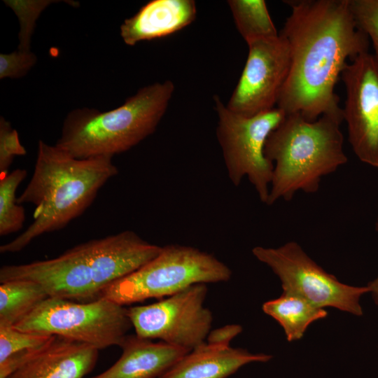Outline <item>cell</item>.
<instances>
[{
    "label": "cell",
    "instance_id": "8",
    "mask_svg": "<svg viewBox=\"0 0 378 378\" xmlns=\"http://www.w3.org/2000/svg\"><path fill=\"white\" fill-rule=\"evenodd\" d=\"M214 101L218 118L216 136L230 181L238 186L247 177L260 201L266 204L274 166L265 155V145L286 113L275 107L245 116L230 111L218 95Z\"/></svg>",
    "mask_w": 378,
    "mask_h": 378
},
{
    "label": "cell",
    "instance_id": "22",
    "mask_svg": "<svg viewBox=\"0 0 378 378\" xmlns=\"http://www.w3.org/2000/svg\"><path fill=\"white\" fill-rule=\"evenodd\" d=\"M4 2L13 10L19 20L18 50L30 51L31 38L36 22L42 11L55 1L49 0H6Z\"/></svg>",
    "mask_w": 378,
    "mask_h": 378
},
{
    "label": "cell",
    "instance_id": "27",
    "mask_svg": "<svg viewBox=\"0 0 378 378\" xmlns=\"http://www.w3.org/2000/svg\"><path fill=\"white\" fill-rule=\"evenodd\" d=\"M375 230L378 232V217L375 222ZM368 286L370 292L372 293L374 302L378 305V276L374 280L370 281Z\"/></svg>",
    "mask_w": 378,
    "mask_h": 378
},
{
    "label": "cell",
    "instance_id": "9",
    "mask_svg": "<svg viewBox=\"0 0 378 378\" xmlns=\"http://www.w3.org/2000/svg\"><path fill=\"white\" fill-rule=\"evenodd\" d=\"M252 253L279 276L284 293L300 297L319 308L330 307L363 314L359 300L370 292L368 286L341 283L311 259L298 243L289 241L278 248L255 246Z\"/></svg>",
    "mask_w": 378,
    "mask_h": 378
},
{
    "label": "cell",
    "instance_id": "4",
    "mask_svg": "<svg viewBox=\"0 0 378 378\" xmlns=\"http://www.w3.org/2000/svg\"><path fill=\"white\" fill-rule=\"evenodd\" d=\"M342 121V109L315 120L299 113L286 115L265 145V155L274 166L267 205L291 200L300 190L317 192L323 176L347 162Z\"/></svg>",
    "mask_w": 378,
    "mask_h": 378
},
{
    "label": "cell",
    "instance_id": "13",
    "mask_svg": "<svg viewBox=\"0 0 378 378\" xmlns=\"http://www.w3.org/2000/svg\"><path fill=\"white\" fill-rule=\"evenodd\" d=\"M98 355L90 345L52 335L7 378H83L93 370Z\"/></svg>",
    "mask_w": 378,
    "mask_h": 378
},
{
    "label": "cell",
    "instance_id": "6",
    "mask_svg": "<svg viewBox=\"0 0 378 378\" xmlns=\"http://www.w3.org/2000/svg\"><path fill=\"white\" fill-rule=\"evenodd\" d=\"M230 269L197 248L169 244L149 262L108 286L100 298L121 305L169 297L197 284L228 281Z\"/></svg>",
    "mask_w": 378,
    "mask_h": 378
},
{
    "label": "cell",
    "instance_id": "16",
    "mask_svg": "<svg viewBox=\"0 0 378 378\" xmlns=\"http://www.w3.org/2000/svg\"><path fill=\"white\" fill-rule=\"evenodd\" d=\"M271 358L270 355L205 342L186 354L159 378H227L245 365L265 363Z\"/></svg>",
    "mask_w": 378,
    "mask_h": 378
},
{
    "label": "cell",
    "instance_id": "2",
    "mask_svg": "<svg viewBox=\"0 0 378 378\" xmlns=\"http://www.w3.org/2000/svg\"><path fill=\"white\" fill-rule=\"evenodd\" d=\"M132 230L91 239L51 259L4 265L0 282L27 279L39 284L48 297L90 302L118 279L134 272L161 251Z\"/></svg>",
    "mask_w": 378,
    "mask_h": 378
},
{
    "label": "cell",
    "instance_id": "25",
    "mask_svg": "<svg viewBox=\"0 0 378 378\" xmlns=\"http://www.w3.org/2000/svg\"><path fill=\"white\" fill-rule=\"evenodd\" d=\"M37 60L30 51L20 50L0 54V78H18L25 76Z\"/></svg>",
    "mask_w": 378,
    "mask_h": 378
},
{
    "label": "cell",
    "instance_id": "14",
    "mask_svg": "<svg viewBox=\"0 0 378 378\" xmlns=\"http://www.w3.org/2000/svg\"><path fill=\"white\" fill-rule=\"evenodd\" d=\"M197 15L193 0H152L120 25V36L132 46L167 36L190 24Z\"/></svg>",
    "mask_w": 378,
    "mask_h": 378
},
{
    "label": "cell",
    "instance_id": "19",
    "mask_svg": "<svg viewBox=\"0 0 378 378\" xmlns=\"http://www.w3.org/2000/svg\"><path fill=\"white\" fill-rule=\"evenodd\" d=\"M236 27L246 43L277 36V30L264 0H229Z\"/></svg>",
    "mask_w": 378,
    "mask_h": 378
},
{
    "label": "cell",
    "instance_id": "1",
    "mask_svg": "<svg viewBox=\"0 0 378 378\" xmlns=\"http://www.w3.org/2000/svg\"><path fill=\"white\" fill-rule=\"evenodd\" d=\"M291 12L280 33L290 65L277 107L315 120L342 111L335 84L348 63L368 52L369 38L352 16L349 0H289Z\"/></svg>",
    "mask_w": 378,
    "mask_h": 378
},
{
    "label": "cell",
    "instance_id": "10",
    "mask_svg": "<svg viewBox=\"0 0 378 378\" xmlns=\"http://www.w3.org/2000/svg\"><path fill=\"white\" fill-rule=\"evenodd\" d=\"M207 290L206 284H197L159 302L128 308L136 335L188 351L202 344L213 321L204 306Z\"/></svg>",
    "mask_w": 378,
    "mask_h": 378
},
{
    "label": "cell",
    "instance_id": "3",
    "mask_svg": "<svg viewBox=\"0 0 378 378\" xmlns=\"http://www.w3.org/2000/svg\"><path fill=\"white\" fill-rule=\"evenodd\" d=\"M118 173L112 157L78 159L41 140L34 169L18 203L32 204L34 220L1 253L22 251L34 239L65 227L91 205L99 190Z\"/></svg>",
    "mask_w": 378,
    "mask_h": 378
},
{
    "label": "cell",
    "instance_id": "11",
    "mask_svg": "<svg viewBox=\"0 0 378 378\" xmlns=\"http://www.w3.org/2000/svg\"><path fill=\"white\" fill-rule=\"evenodd\" d=\"M247 45L245 66L226 106L236 113L253 116L275 108L289 74L290 57L287 41L280 34Z\"/></svg>",
    "mask_w": 378,
    "mask_h": 378
},
{
    "label": "cell",
    "instance_id": "18",
    "mask_svg": "<svg viewBox=\"0 0 378 378\" xmlns=\"http://www.w3.org/2000/svg\"><path fill=\"white\" fill-rule=\"evenodd\" d=\"M48 298L38 283L15 279L0 284V322L15 325Z\"/></svg>",
    "mask_w": 378,
    "mask_h": 378
},
{
    "label": "cell",
    "instance_id": "26",
    "mask_svg": "<svg viewBox=\"0 0 378 378\" xmlns=\"http://www.w3.org/2000/svg\"><path fill=\"white\" fill-rule=\"evenodd\" d=\"M242 331L238 324H228L223 327L211 330L206 342L217 346H230L231 340Z\"/></svg>",
    "mask_w": 378,
    "mask_h": 378
},
{
    "label": "cell",
    "instance_id": "21",
    "mask_svg": "<svg viewBox=\"0 0 378 378\" xmlns=\"http://www.w3.org/2000/svg\"><path fill=\"white\" fill-rule=\"evenodd\" d=\"M52 336L21 331L13 325L0 322V362L14 354L39 347Z\"/></svg>",
    "mask_w": 378,
    "mask_h": 378
},
{
    "label": "cell",
    "instance_id": "15",
    "mask_svg": "<svg viewBox=\"0 0 378 378\" xmlns=\"http://www.w3.org/2000/svg\"><path fill=\"white\" fill-rule=\"evenodd\" d=\"M119 359L104 372L91 378H159L188 351L137 335H127Z\"/></svg>",
    "mask_w": 378,
    "mask_h": 378
},
{
    "label": "cell",
    "instance_id": "20",
    "mask_svg": "<svg viewBox=\"0 0 378 378\" xmlns=\"http://www.w3.org/2000/svg\"><path fill=\"white\" fill-rule=\"evenodd\" d=\"M27 176V171L16 169L0 180V235L19 231L25 220L24 209L18 203L16 191Z\"/></svg>",
    "mask_w": 378,
    "mask_h": 378
},
{
    "label": "cell",
    "instance_id": "7",
    "mask_svg": "<svg viewBox=\"0 0 378 378\" xmlns=\"http://www.w3.org/2000/svg\"><path fill=\"white\" fill-rule=\"evenodd\" d=\"M14 326L24 332L61 336L100 350L120 346L132 325L127 309L106 298L76 302L48 297Z\"/></svg>",
    "mask_w": 378,
    "mask_h": 378
},
{
    "label": "cell",
    "instance_id": "12",
    "mask_svg": "<svg viewBox=\"0 0 378 378\" xmlns=\"http://www.w3.org/2000/svg\"><path fill=\"white\" fill-rule=\"evenodd\" d=\"M341 76L350 145L362 162L378 168V62L364 52L348 62Z\"/></svg>",
    "mask_w": 378,
    "mask_h": 378
},
{
    "label": "cell",
    "instance_id": "5",
    "mask_svg": "<svg viewBox=\"0 0 378 378\" xmlns=\"http://www.w3.org/2000/svg\"><path fill=\"white\" fill-rule=\"evenodd\" d=\"M174 92L173 82L167 80L140 88L108 111L74 109L64 119L55 146L78 159L125 152L155 131Z\"/></svg>",
    "mask_w": 378,
    "mask_h": 378
},
{
    "label": "cell",
    "instance_id": "17",
    "mask_svg": "<svg viewBox=\"0 0 378 378\" xmlns=\"http://www.w3.org/2000/svg\"><path fill=\"white\" fill-rule=\"evenodd\" d=\"M262 310L282 326L289 342L302 338L312 322L328 315L324 309L297 295L284 293L279 298L265 302Z\"/></svg>",
    "mask_w": 378,
    "mask_h": 378
},
{
    "label": "cell",
    "instance_id": "23",
    "mask_svg": "<svg viewBox=\"0 0 378 378\" xmlns=\"http://www.w3.org/2000/svg\"><path fill=\"white\" fill-rule=\"evenodd\" d=\"M349 8L358 28L372 41L378 62V0H349Z\"/></svg>",
    "mask_w": 378,
    "mask_h": 378
},
{
    "label": "cell",
    "instance_id": "24",
    "mask_svg": "<svg viewBox=\"0 0 378 378\" xmlns=\"http://www.w3.org/2000/svg\"><path fill=\"white\" fill-rule=\"evenodd\" d=\"M26 149L21 144L18 132L2 116L0 119V174L3 177L8 174L15 156L24 155Z\"/></svg>",
    "mask_w": 378,
    "mask_h": 378
}]
</instances>
